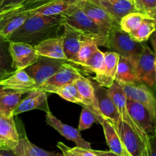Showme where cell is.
Returning a JSON list of instances; mask_svg holds the SVG:
<instances>
[{"instance_id": "24", "label": "cell", "mask_w": 156, "mask_h": 156, "mask_svg": "<svg viewBox=\"0 0 156 156\" xmlns=\"http://www.w3.org/2000/svg\"><path fill=\"white\" fill-rule=\"evenodd\" d=\"M34 47L39 56L66 61L63 50L62 35L44 40L34 46Z\"/></svg>"}, {"instance_id": "33", "label": "cell", "mask_w": 156, "mask_h": 156, "mask_svg": "<svg viewBox=\"0 0 156 156\" xmlns=\"http://www.w3.org/2000/svg\"><path fill=\"white\" fill-rule=\"evenodd\" d=\"M56 94H58L62 98L65 99L66 101H68L72 103L78 104V105H80L82 106L83 105L80 94H79L74 83L64 85L63 87L56 91Z\"/></svg>"}, {"instance_id": "31", "label": "cell", "mask_w": 156, "mask_h": 156, "mask_svg": "<svg viewBox=\"0 0 156 156\" xmlns=\"http://www.w3.org/2000/svg\"><path fill=\"white\" fill-rule=\"evenodd\" d=\"M105 53L98 49L83 65L80 66L94 73L95 76H99L101 74L105 68Z\"/></svg>"}, {"instance_id": "41", "label": "cell", "mask_w": 156, "mask_h": 156, "mask_svg": "<svg viewBox=\"0 0 156 156\" xmlns=\"http://www.w3.org/2000/svg\"><path fill=\"white\" fill-rule=\"evenodd\" d=\"M14 72L15 71L6 69L0 68V82H1L2 80H3V79L8 78L9 76H11Z\"/></svg>"}, {"instance_id": "21", "label": "cell", "mask_w": 156, "mask_h": 156, "mask_svg": "<svg viewBox=\"0 0 156 156\" xmlns=\"http://www.w3.org/2000/svg\"><path fill=\"white\" fill-rule=\"evenodd\" d=\"M74 85H76L82 100V107L91 110L97 118L101 113L98 106L93 82L88 78L82 76L74 82Z\"/></svg>"}, {"instance_id": "20", "label": "cell", "mask_w": 156, "mask_h": 156, "mask_svg": "<svg viewBox=\"0 0 156 156\" xmlns=\"http://www.w3.org/2000/svg\"><path fill=\"white\" fill-rule=\"evenodd\" d=\"M33 110H41L45 113L50 111L49 108L47 93L38 90L29 93L27 97L24 98L23 100H21V101L19 102L14 111L13 116L15 117L21 113L33 111Z\"/></svg>"}, {"instance_id": "18", "label": "cell", "mask_w": 156, "mask_h": 156, "mask_svg": "<svg viewBox=\"0 0 156 156\" xmlns=\"http://www.w3.org/2000/svg\"><path fill=\"white\" fill-rule=\"evenodd\" d=\"M62 45L66 61L74 63L80 49L83 37L78 30L66 23L63 24Z\"/></svg>"}, {"instance_id": "13", "label": "cell", "mask_w": 156, "mask_h": 156, "mask_svg": "<svg viewBox=\"0 0 156 156\" xmlns=\"http://www.w3.org/2000/svg\"><path fill=\"white\" fill-rule=\"evenodd\" d=\"M19 139V132L14 117L0 114V151L13 152Z\"/></svg>"}, {"instance_id": "44", "label": "cell", "mask_w": 156, "mask_h": 156, "mask_svg": "<svg viewBox=\"0 0 156 156\" xmlns=\"http://www.w3.org/2000/svg\"><path fill=\"white\" fill-rule=\"evenodd\" d=\"M57 147L60 149L61 152H62V155L63 156H73L71 154L69 153V152H67L65 149H64L63 146H62V143H61V142H59V143H57Z\"/></svg>"}, {"instance_id": "25", "label": "cell", "mask_w": 156, "mask_h": 156, "mask_svg": "<svg viewBox=\"0 0 156 156\" xmlns=\"http://www.w3.org/2000/svg\"><path fill=\"white\" fill-rule=\"evenodd\" d=\"M93 85H94V93H95L99 111L105 117L111 119L114 123H117L120 120V116L112 99L108 94V89L94 82H93Z\"/></svg>"}, {"instance_id": "4", "label": "cell", "mask_w": 156, "mask_h": 156, "mask_svg": "<svg viewBox=\"0 0 156 156\" xmlns=\"http://www.w3.org/2000/svg\"><path fill=\"white\" fill-rule=\"evenodd\" d=\"M108 93L117 108L120 120L126 123L142 139L145 144H147L149 142V135H148L144 130H143L129 116L127 108H126L127 98H126L125 93L123 92L121 85L115 82L111 88H108Z\"/></svg>"}, {"instance_id": "2", "label": "cell", "mask_w": 156, "mask_h": 156, "mask_svg": "<svg viewBox=\"0 0 156 156\" xmlns=\"http://www.w3.org/2000/svg\"><path fill=\"white\" fill-rule=\"evenodd\" d=\"M62 15L66 24L82 35L83 41H91L98 47L106 46L108 34L87 16L78 5V2Z\"/></svg>"}, {"instance_id": "42", "label": "cell", "mask_w": 156, "mask_h": 156, "mask_svg": "<svg viewBox=\"0 0 156 156\" xmlns=\"http://www.w3.org/2000/svg\"><path fill=\"white\" fill-rule=\"evenodd\" d=\"M44 0H24L22 4V9H26V8L30 7L34 5L38 4V3L43 2Z\"/></svg>"}, {"instance_id": "7", "label": "cell", "mask_w": 156, "mask_h": 156, "mask_svg": "<svg viewBox=\"0 0 156 156\" xmlns=\"http://www.w3.org/2000/svg\"><path fill=\"white\" fill-rule=\"evenodd\" d=\"M82 75L76 67L73 66L69 62H65L50 79L43 85L35 88L34 91H42L44 92L54 93L64 85L74 83Z\"/></svg>"}, {"instance_id": "5", "label": "cell", "mask_w": 156, "mask_h": 156, "mask_svg": "<svg viewBox=\"0 0 156 156\" xmlns=\"http://www.w3.org/2000/svg\"><path fill=\"white\" fill-rule=\"evenodd\" d=\"M155 53L146 43H144L143 49L134 63L136 74L140 83L143 82L149 87H153L155 85Z\"/></svg>"}, {"instance_id": "22", "label": "cell", "mask_w": 156, "mask_h": 156, "mask_svg": "<svg viewBox=\"0 0 156 156\" xmlns=\"http://www.w3.org/2000/svg\"><path fill=\"white\" fill-rule=\"evenodd\" d=\"M105 68L101 75L94 77V80L100 86L105 88H111L116 81L117 66L120 55L114 52L105 53Z\"/></svg>"}, {"instance_id": "34", "label": "cell", "mask_w": 156, "mask_h": 156, "mask_svg": "<svg viewBox=\"0 0 156 156\" xmlns=\"http://www.w3.org/2000/svg\"><path fill=\"white\" fill-rule=\"evenodd\" d=\"M95 122L98 123V120L94 113L88 108L83 107L82 113H81L80 119H79L78 130L80 132V131L90 129Z\"/></svg>"}, {"instance_id": "50", "label": "cell", "mask_w": 156, "mask_h": 156, "mask_svg": "<svg viewBox=\"0 0 156 156\" xmlns=\"http://www.w3.org/2000/svg\"><path fill=\"white\" fill-rule=\"evenodd\" d=\"M129 1H130V2H133V0H129Z\"/></svg>"}, {"instance_id": "11", "label": "cell", "mask_w": 156, "mask_h": 156, "mask_svg": "<svg viewBox=\"0 0 156 156\" xmlns=\"http://www.w3.org/2000/svg\"><path fill=\"white\" fill-rule=\"evenodd\" d=\"M128 99L136 101L146 107L156 123V97L146 85H120Z\"/></svg>"}, {"instance_id": "27", "label": "cell", "mask_w": 156, "mask_h": 156, "mask_svg": "<svg viewBox=\"0 0 156 156\" xmlns=\"http://www.w3.org/2000/svg\"><path fill=\"white\" fill-rule=\"evenodd\" d=\"M116 82L120 85H136L140 84L136 74L135 68L132 62L120 56L117 66Z\"/></svg>"}, {"instance_id": "9", "label": "cell", "mask_w": 156, "mask_h": 156, "mask_svg": "<svg viewBox=\"0 0 156 156\" xmlns=\"http://www.w3.org/2000/svg\"><path fill=\"white\" fill-rule=\"evenodd\" d=\"M9 51L14 71L25 69L37 59L34 46L21 42H9Z\"/></svg>"}, {"instance_id": "52", "label": "cell", "mask_w": 156, "mask_h": 156, "mask_svg": "<svg viewBox=\"0 0 156 156\" xmlns=\"http://www.w3.org/2000/svg\"><path fill=\"white\" fill-rule=\"evenodd\" d=\"M0 156H1V154H0Z\"/></svg>"}, {"instance_id": "45", "label": "cell", "mask_w": 156, "mask_h": 156, "mask_svg": "<svg viewBox=\"0 0 156 156\" xmlns=\"http://www.w3.org/2000/svg\"><path fill=\"white\" fill-rule=\"evenodd\" d=\"M149 18H152V19H153L154 21H155V24H156V11H155V12H154L153 14H152V15H151L150 17H149Z\"/></svg>"}, {"instance_id": "26", "label": "cell", "mask_w": 156, "mask_h": 156, "mask_svg": "<svg viewBox=\"0 0 156 156\" xmlns=\"http://www.w3.org/2000/svg\"><path fill=\"white\" fill-rule=\"evenodd\" d=\"M19 141L13 150L16 156H63L62 154L46 151L35 146L28 140L24 132L19 133Z\"/></svg>"}, {"instance_id": "23", "label": "cell", "mask_w": 156, "mask_h": 156, "mask_svg": "<svg viewBox=\"0 0 156 156\" xmlns=\"http://www.w3.org/2000/svg\"><path fill=\"white\" fill-rule=\"evenodd\" d=\"M105 9L117 22L123 17L132 12H137L133 2L129 0H91Z\"/></svg>"}, {"instance_id": "43", "label": "cell", "mask_w": 156, "mask_h": 156, "mask_svg": "<svg viewBox=\"0 0 156 156\" xmlns=\"http://www.w3.org/2000/svg\"><path fill=\"white\" fill-rule=\"evenodd\" d=\"M149 39H150V43L151 44H152V47H153L154 51H155V54L156 56V30L153 34H152V35H151Z\"/></svg>"}, {"instance_id": "36", "label": "cell", "mask_w": 156, "mask_h": 156, "mask_svg": "<svg viewBox=\"0 0 156 156\" xmlns=\"http://www.w3.org/2000/svg\"><path fill=\"white\" fill-rule=\"evenodd\" d=\"M137 12L150 17L156 11V0H133Z\"/></svg>"}, {"instance_id": "40", "label": "cell", "mask_w": 156, "mask_h": 156, "mask_svg": "<svg viewBox=\"0 0 156 156\" xmlns=\"http://www.w3.org/2000/svg\"><path fill=\"white\" fill-rule=\"evenodd\" d=\"M92 152L95 156H120L111 151H100V150H93Z\"/></svg>"}, {"instance_id": "37", "label": "cell", "mask_w": 156, "mask_h": 156, "mask_svg": "<svg viewBox=\"0 0 156 156\" xmlns=\"http://www.w3.org/2000/svg\"><path fill=\"white\" fill-rule=\"evenodd\" d=\"M24 1V0H4L2 5L0 7V12L22 9Z\"/></svg>"}, {"instance_id": "39", "label": "cell", "mask_w": 156, "mask_h": 156, "mask_svg": "<svg viewBox=\"0 0 156 156\" xmlns=\"http://www.w3.org/2000/svg\"><path fill=\"white\" fill-rule=\"evenodd\" d=\"M143 156H156V136L149 135V142L146 144Z\"/></svg>"}, {"instance_id": "17", "label": "cell", "mask_w": 156, "mask_h": 156, "mask_svg": "<svg viewBox=\"0 0 156 156\" xmlns=\"http://www.w3.org/2000/svg\"><path fill=\"white\" fill-rule=\"evenodd\" d=\"M78 0H51L44 2L41 4H36L30 7L26 8L30 15H44V16H53L62 15L66 12L73 5H74Z\"/></svg>"}, {"instance_id": "10", "label": "cell", "mask_w": 156, "mask_h": 156, "mask_svg": "<svg viewBox=\"0 0 156 156\" xmlns=\"http://www.w3.org/2000/svg\"><path fill=\"white\" fill-rule=\"evenodd\" d=\"M115 127L123 147L129 155L143 156L146 145L142 139L121 120L115 123Z\"/></svg>"}, {"instance_id": "49", "label": "cell", "mask_w": 156, "mask_h": 156, "mask_svg": "<svg viewBox=\"0 0 156 156\" xmlns=\"http://www.w3.org/2000/svg\"><path fill=\"white\" fill-rule=\"evenodd\" d=\"M154 132H155V135L156 136V127H155V131H154Z\"/></svg>"}, {"instance_id": "19", "label": "cell", "mask_w": 156, "mask_h": 156, "mask_svg": "<svg viewBox=\"0 0 156 156\" xmlns=\"http://www.w3.org/2000/svg\"><path fill=\"white\" fill-rule=\"evenodd\" d=\"M98 123L101 125L104 130L106 143L109 147L110 151L117 154L120 156H129L125 150L120 136L115 127V123L111 119L107 118L101 114L97 117Z\"/></svg>"}, {"instance_id": "12", "label": "cell", "mask_w": 156, "mask_h": 156, "mask_svg": "<svg viewBox=\"0 0 156 156\" xmlns=\"http://www.w3.org/2000/svg\"><path fill=\"white\" fill-rule=\"evenodd\" d=\"M30 16L25 9L0 12V36L8 41Z\"/></svg>"}, {"instance_id": "47", "label": "cell", "mask_w": 156, "mask_h": 156, "mask_svg": "<svg viewBox=\"0 0 156 156\" xmlns=\"http://www.w3.org/2000/svg\"><path fill=\"white\" fill-rule=\"evenodd\" d=\"M3 2H4V0H0V7H1V5H2Z\"/></svg>"}, {"instance_id": "51", "label": "cell", "mask_w": 156, "mask_h": 156, "mask_svg": "<svg viewBox=\"0 0 156 156\" xmlns=\"http://www.w3.org/2000/svg\"><path fill=\"white\" fill-rule=\"evenodd\" d=\"M155 83H156V76H155Z\"/></svg>"}, {"instance_id": "29", "label": "cell", "mask_w": 156, "mask_h": 156, "mask_svg": "<svg viewBox=\"0 0 156 156\" xmlns=\"http://www.w3.org/2000/svg\"><path fill=\"white\" fill-rule=\"evenodd\" d=\"M156 30V24L152 18L146 17L138 29L129 34L134 41L137 43H146L151 35Z\"/></svg>"}, {"instance_id": "6", "label": "cell", "mask_w": 156, "mask_h": 156, "mask_svg": "<svg viewBox=\"0 0 156 156\" xmlns=\"http://www.w3.org/2000/svg\"><path fill=\"white\" fill-rule=\"evenodd\" d=\"M65 62H68L44 56H38L37 59L24 70L35 81L37 87L45 83L53 75L56 74Z\"/></svg>"}, {"instance_id": "15", "label": "cell", "mask_w": 156, "mask_h": 156, "mask_svg": "<svg viewBox=\"0 0 156 156\" xmlns=\"http://www.w3.org/2000/svg\"><path fill=\"white\" fill-rule=\"evenodd\" d=\"M0 85L5 90L20 92L21 94L34 91L37 87L35 81L27 74L25 70H17L11 76L0 82Z\"/></svg>"}, {"instance_id": "8", "label": "cell", "mask_w": 156, "mask_h": 156, "mask_svg": "<svg viewBox=\"0 0 156 156\" xmlns=\"http://www.w3.org/2000/svg\"><path fill=\"white\" fill-rule=\"evenodd\" d=\"M78 5L93 22L108 35L111 30L119 27V23L117 20L91 0H79Z\"/></svg>"}, {"instance_id": "32", "label": "cell", "mask_w": 156, "mask_h": 156, "mask_svg": "<svg viewBox=\"0 0 156 156\" xmlns=\"http://www.w3.org/2000/svg\"><path fill=\"white\" fill-rule=\"evenodd\" d=\"M98 47L90 41H82L74 64L82 66L98 50Z\"/></svg>"}, {"instance_id": "30", "label": "cell", "mask_w": 156, "mask_h": 156, "mask_svg": "<svg viewBox=\"0 0 156 156\" xmlns=\"http://www.w3.org/2000/svg\"><path fill=\"white\" fill-rule=\"evenodd\" d=\"M146 17L144 15L139 12L129 13L120 19L119 21V27L123 31L130 34L140 27Z\"/></svg>"}, {"instance_id": "38", "label": "cell", "mask_w": 156, "mask_h": 156, "mask_svg": "<svg viewBox=\"0 0 156 156\" xmlns=\"http://www.w3.org/2000/svg\"><path fill=\"white\" fill-rule=\"evenodd\" d=\"M62 146L69 153L71 154L73 156H95V155L92 152V149H85L80 147H77V146L70 148L66 146L64 143H62Z\"/></svg>"}, {"instance_id": "35", "label": "cell", "mask_w": 156, "mask_h": 156, "mask_svg": "<svg viewBox=\"0 0 156 156\" xmlns=\"http://www.w3.org/2000/svg\"><path fill=\"white\" fill-rule=\"evenodd\" d=\"M9 42L0 36V68L12 70V59L9 51Z\"/></svg>"}, {"instance_id": "48", "label": "cell", "mask_w": 156, "mask_h": 156, "mask_svg": "<svg viewBox=\"0 0 156 156\" xmlns=\"http://www.w3.org/2000/svg\"><path fill=\"white\" fill-rule=\"evenodd\" d=\"M155 72H156V57H155Z\"/></svg>"}, {"instance_id": "46", "label": "cell", "mask_w": 156, "mask_h": 156, "mask_svg": "<svg viewBox=\"0 0 156 156\" xmlns=\"http://www.w3.org/2000/svg\"><path fill=\"white\" fill-rule=\"evenodd\" d=\"M3 91H5V89H4V88H3L2 86H1V85H0V93L2 92Z\"/></svg>"}, {"instance_id": "1", "label": "cell", "mask_w": 156, "mask_h": 156, "mask_svg": "<svg viewBox=\"0 0 156 156\" xmlns=\"http://www.w3.org/2000/svg\"><path fill=\"white\" fill-rule=\"evenodd\" d=\"M65 19L62 15L53 16L30 15L9 38V42H21L34 46L48 38L56 37L63 29Z\"/></svg>"}, {"instance_id": "16", "label": "cell", "mask_w": 156, "mask_h": 156, "mask_svg": "<svg viewBox=\"0 0 156 156\" xmlns=\"http://www.w3.org/2000/svg\"><path fill=\"white\" fill-rule=\"evenodd\" d=\"M126 108L133 120L148 135H150L155 131L156 123L151 113L146 107L127 98Z\"/></svg>"}, {"instance_id": "14", "label": "cell", "mask_w": 156, "mask_h": 156, "mask_svg": "<svg viewBox=\"0 0 156 156\" xmlns=\"http://www.w3.org/2000/svg\"><path fill=\"white\" fill-rule=\"evenodd\" d=\"M46 122L47 124L59 133L60 135L68 140L75 143L77 147L85 149H91V143L82 138L80 132L77 129H75L73 126L62 123L52 114L51 111L46 113Z\"/></svg>"}, {"instance_id": "3", "label": "cell", "mask_w": 156, "mask_h": 156, "mask_svg": "<svg viewBox=\"0 0 156 156\" xmlns=\"http://www.w3.org/2000/svg\"><path fill=\"white\" fill-rule=\"evenodd\" d=\"M143 44L144 43L140 44L134 41L129 34L117 27L110 32L105 47L111 51L117 53L121 57L129 60L134 66Z\"/></svg>"}, {"instance_id": "28", "label": "cell", "mask_w": 156, "mask_h": 156, "mask_svg": "<svg viewBox=\"0 0 156 156\" xmlns=\"http://www.w3.org/2000/svg\"><path fill=\"white\" fill-rule=\"evenodd\" d=\"M23 94L5 90L0 93V114L8 117H14L13 113L21 100Z\"/></svg>"}]
</instances>
